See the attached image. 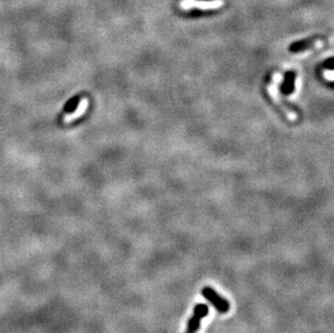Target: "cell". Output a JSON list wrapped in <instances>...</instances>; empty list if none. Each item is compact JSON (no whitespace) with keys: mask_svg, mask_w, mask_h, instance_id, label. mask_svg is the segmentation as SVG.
<instances>
[{"mask_svg":"<svg viewBox=\"0 0 334 333\" xmlns=\"http://www.w3.org/2000/svg\"><path fill=\"white\" fill-rule=\"evenodd\" d=\"M201 294L220 314H226L231 309L229 302L225 298H222L215 289L209 287V285L202 288Z\"/></svg>","mask_w":334,"mask_h":333,"instance_id":"cell-1","label":"cell"},{"mask_svg":"<svg viewBox=\"0 0 334 333\" xmlns=\"http://www.w3.org/2000/svg\"><path fill=\"white\" fill-rule=\"evenodd\" d=\"M273 82L270 83V85L268 86V93H269V95L270 97L273 98V101L275 102V104H277V106L281 109L285 113V115L286 116V118L289 119V120L291 121H294L297 119V116H296V114L293 112V111H291L290 108L286 107L285 105V103L283 102V100L280 98V95H279V91H278V88H277V82H279L281 79H283V77H281L280 74H275L274 77H273Z\"/></svg>","mask_w":334,"mask_h":333,"instance_id":"cell-2","label":"cell"},{"mask_svg":"<svg viewBox=\"0 0 334 333\" xmlns=\"http://www.w3.org/2000/svg\"><path fill=\"white\" fill-rule=\"evenodd\" d=\"M225 1L224 0H183L180 3V7L189 11L191 9H200L202 11L207 10H216L222 8Z\"/></svg>","mask_w":334,"mask_h":333,"instance_id":"cell-3","label":"cell"},{"mask_svg":"<svg viewBox=\"0 0 334 333\" xmlns=\"http://www.w3.org/2000/svg\"><path fill=\"white\" fill-rule=\"evenodd\" d=\"M209 314V308L203 303L197 304L194 308L192 316L187 321L185 333H197L200 329L201 320Z\"/></svg>","mask_w":334,"mask_h":333,"instance_id":"cell-4","label":"cell"},{"mask_svg":"<svg viewBox=\"0 0 334 333\" xmlns=\"http://www.w3.org/2000/svg\"><path fill=\"white\" fill-rule=\"evenodd\" d=\"M88 106H89V100H88V98H86V97L81 98L79 104H78V106H77V108L75 109V111L70 113V114H66V115L64 116V118H63L64 123H71V122H72L74 120H76V119L80 118L81 116L85 115L86 112H87V109H88Z\"/></svg>","mask_w":334,"mask_h":333,"instance_id":"cell-5","label":"cell"},{"mask_svg":"<svg viewBox=\"0 0 334 333\" xmlns=\"http://www.w3.org/2000/svg\"><path fill=\"white\" fill-rule=\"evenodd\" d=\"M322 76H323V78H325L326 80L334 82V70H327V71H323Z\"/></svg>","mask_w":334,"mask_h":333,"instance_id":"cell-6","label":"cell"}]
</instances>
